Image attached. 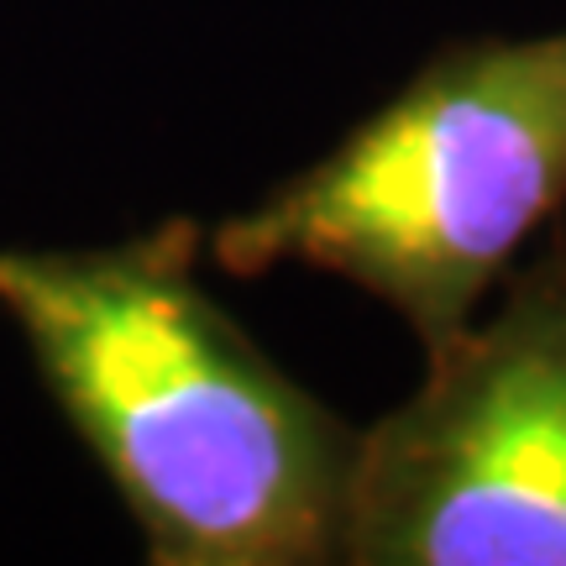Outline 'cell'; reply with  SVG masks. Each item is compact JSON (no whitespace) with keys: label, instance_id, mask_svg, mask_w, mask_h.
<instances>
[{"label":"cell","instance_id":"3","mask_svg":"<svg viewBox=\"0 0 566 566\" xmlns=\"http://www.w3.org/2000/svg\"><path fill=\"white\" fill-rule=\"evenodd\" d=\"M342 562L566 566V231L357 436Z\"/></svg>","mask_w":566,"mask_h":566},{"label":"cell","instance_id":"2","mask_svg":"<svg viewBox=\"0 0 566 566\" xmlns=\"http://www.w3.org/2000/svg\"><path fill=\"white\" fill-rule=\"evenodd\" d=\"M566 210V32L467 38L321 163L210 231L231 279L321 268L441 346Z\"/></svg>","mask_w":566,"mask_h":566},{"label":"cell","instance_id":"1","mask_svg":"<svg viewBox=\"0 0 566 566\" xmlns=\"http://www.w3.org/2000/svg\"><path fill=\"white\" fill-rule=\"evenodd\" d=\"M200 226L90 252H0V310L101 462L147 562H342L357 436L195 279Z\"/></svg>","mask_w":566,"mask_h":566}]
</instances>
